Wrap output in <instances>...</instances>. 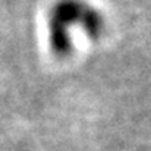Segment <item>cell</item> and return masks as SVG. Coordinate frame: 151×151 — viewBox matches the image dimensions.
Returning a JSON list of instances; mask_svg holds the SVG:
<instances>
[{
    "mask_svg": "<svg viewBox=\"0 0 151 151\" xmlns=\"http://www.w3.org/2000/svg\"><path fill=\"white\" fill-rule=\"evenodd\" d=\"M75 24L82 27L84 31L91 35L90 38H99L106 27L100 12L84 0H59L53 6L49 19L50 46L56 56L66 57L70 54L72 41L69 28Z\"/></svg>",
    "mask_w": 151,
    "mask_h": 151,
    "instance_id": "cell-1",
    "label": "cell"
}]
</instances>
